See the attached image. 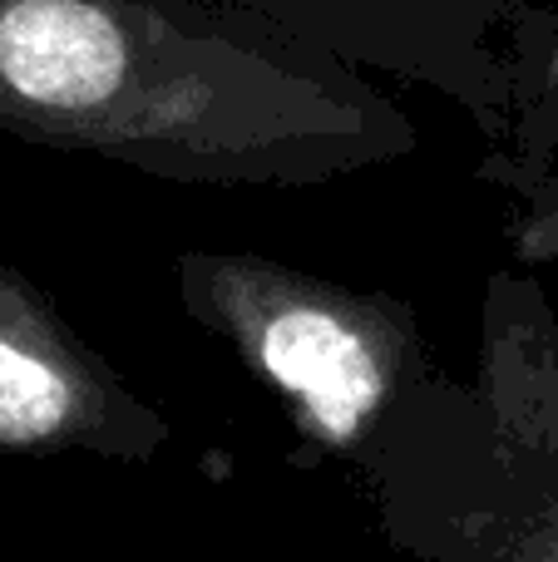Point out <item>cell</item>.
<instances>
[{
	"label": "cell",
	"instance_id": "obj_1",
	"mask_svg": "<svg viewBox=\"0 0 558 562\" xmlns=\"http://www.w3.org/2000/svg\"><path fill=\"white\" fill-rule=\"evenodd\" d=\"M0 134L203 188H312L421 148L356 65L213 0H0Z\"/></svg>",
	"mask_w": 558,
	"mask_h": 562
},
{
	"label": "cell",
	"instance_id": "obj_2",
	"mask_svg": "<svg viewBox=\"0 0 558 562\" xmlns=\"http://www.w3.org/2000/svg\"><path fill=\"white\" fill-rule=\"evenodd\" d=\"M178 301L282 400L297 439L356 479L371 474L405 400L440 370L401 296L257 252H183Z\"/></svg>",
	"mask_w": 558,
	"mask_h": 562
},
{
	"label": "cell",
	"instance_id": "obj_3",
	"mask_svg": "<svg viewBox=\"0 0 558 562\" xmlns=\"http://www.w3.org/2000/svg\"><path fill=\"white\" fill-rule=\"evenodd\" d=\"M361 484L401 562H558V459L445 370L405 400Z\"/></svg>",
	"mask_w": 558,
	"mask_h": 562
},
{
	"label": "cell",
	"instance_id": "obj_4",
	"mask_svg": "<svg viewBox=\"0 0 558 562\" xmlns=\"http://www.w3.org/2000/svg\"><path fill=\"white\" fill-rule=\"evenodd\" d=\"M174 439L15 262L0 257V454H94L148 464Z\"/></svg>",
	"mask_w": 558,
	"mask_h": 562
},
{
	"label": "cell",
	"instance_id": "obj_5",
	"mask_svg": "<svg viewBox=\"0 0 558 562\" xmlns=\"http://www.w3.org/2000/svg\"><path fill=\"white\" fill-rule=\"evenodd\" d=\"M253 15L312 49L435 89L475 119L490 144H504L510 75L504 35L529 0H213Z\"/></svg>",
	"mask_w": 558,
	"mask_h": 562
},
{
	"label": "cell",
	"instance_id": "obj_6",
	"mask_svg": "<svg viewBox=\"0 0 558 562\" xmlns=\"http://www.w3.org/2000/svg\"><path fill=\"white\" fill-rule=\"evenodd\" d=\"M475 395L504 435L558 459V316L529 272H494L480 296Z\"/></svg>",
	"mask_w": 558,
	"mask_h": 562
},
{
	"label": "cell",
	"instance_id": "obj_7",
	"mask_svg": "<svg viewBox=\"0 0 558 562\" xmlns=\"http://www.w3.org/2000/svg\"><path fill=\"white\" fill-rule=\"evenodd\" d=\"M510 124L504 144L558 158V0H529L504 35Z\"/></svg>",
	"mask_w": 558,
	"mask_h": 562
},
{
	"label": "cell",
	"instance_id": "obj_8",
	"mask_svg": "<svg viewBox=\"0 0 558 562\" xmlns=\"http://www.w3.org/2000/svg\"><path fill=\"white\" fill-rule=\"evenodd\" d=\"M475 178L514 203L510 243L524 267H549L558 277V158L524 154L514 144H490Z\"/></svg>",
	"mask_w": 558,
	"mask_h": 562
}]
</instances>
